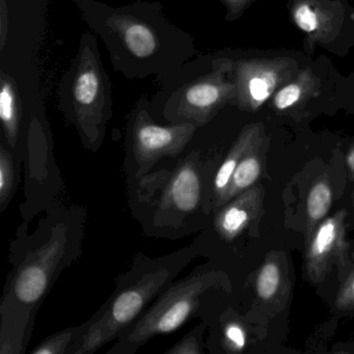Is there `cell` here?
Instances as JSON below:
<instances>
[{
	"mask_svg": "<svg viewBox=\"0 0 354 354\" xmlns=\"http://www.w3.org/2000/svg\"><path fill=\"white\" fill-rule=\"evenodd\" d=\"M32 233L18 227L9 248L11 270L0 299V354H24L37 315L62 273L84 254L86 206L57 200Z\"/></svg>",
	"mask_w": 354,
	"mask_h": 354,
	"instance_id": "obj_1",
	"label": "cell"
},
{
	"mask_svg": "<svg viewBox=\"0 0 354 354\" xmlns=\"http://www.w3.org/2000/svg\"><path fill=\"white\" fill-rule=\"evenodd\" d=\"M71 1L106 47L113 71L128 80L155 76L161 82L198 55L194 36L171 24L160 1Z\"/></svg>",
	"mask_w": 354,
	"mask_h": 354,
	"instance_id": "obj_2",
	"label": "cell"
},
{
	"mask_svg": "<svg viewBox=\"0 0 354 354\" xmlns=\"http://www.w3.org/2000/svg\"><path fill=\"white\" fill-rule=\"evenodd\" d=\"M126 186L132 216L149 237L181 239L202 230L213 215V180L198 151L171 169L150 171Z\"/></svg>",
	"mask_w": 354,
	"mask_h": 354,
	"instance_id": "obj_3",
	"label": "cell"
},
{
	"mask_svg": "<svg viewBox=\"0 0 354 354\" xmlns=\"http://www.w3.org/2000/svg\"><path fill=\"white\" fill-rule=\"evenodd\" d=\"M202 237L171 254L160 257L136 252L131 265L115 279L106 301L86 322L70 354H93L115 342L151 304L177 279L202 252Z\"/></svg>",
	"mask_w": 354,
	"mask_h": 354,
	"instance_id": "obj_4",
	"label": "cell"
},
{
	"mask_svg": "<svg viewBox=\"0 0 354 354\" xmlns=\"http://www.w3.org/2000/svg\"><path fill=\"white\" fill-rule=\"evenodd\" d=\"M159 84L150 101L151 115L167 124L204 127L235 98L229 62L219 51L194 57Z\"/></svg>",
	"mask_w": 354,
	"mask_h": 354,
	"instance_id": "obj_5",
	"label": "cell"
},
{
	"mask_svg": "<svg viewBox=\"0 0 354 354\" xmlns=\"http://www.w3.org/2000/svg\"><path fill=\"white\" fill-rule=\"evenodd\" d=\"M59 111L73 126L82 147L100 150L113 118V90L94 32L82 35L77 53L57 88Z\"/></svg>",
	"mask_w": 354,
	"mask_h": 354,
	"instance_id": "obj_6",
	"label": "cell"
},
{
	"mask_svg": "<svg viewBox=\"0 0 354 354\" xmlns=\"http://www.w3.org/2000/svg\"><path fill=\"white\" fill-rule=\"evenodd\" d=\"M225 272L210 264L198 265L181 279H176L150 308L115 341L107 354H134L157 335L178 330L200 316L211 292L227 291Z\"/></svg>",
	"mask_w": 354,
	"mask_h": 354,
	"instance_id": "obj_7",
	"label": "cell"
},
{
	"mask_svg": "<svg viewBox=\"0 0 354 354\" xmlns=\"http://www.w3.org/2000/svg\"><path fill=\"white\" fill-rule=\"evenodd\" d=\"M219 53L229 62L235 84L232 105L246 113L260 111L312 61L304 51H264L259 55L252 51L221 50Z\"/></svg>",
	"mask_w": 354,
	"mask_h": 354,
	"instance_id": "obj_8",
	"label": "cell"
},
{
	"mask_svg": "<svg viewBox=\"0 0 354 354\" xmlns=\"http://www.w3.org/2000/svg\"><path fill=\"white\" fill-rule=\"evenodd\" d=\"M198 128L192 123L161 125L151 115L150 101L140 97L127 117L124 171L126 182L152 171L163 158H176L192 142Z\"/></svg>",
	"mask_w": 354,
	"mask_h": 354,
	"instance_id": "obj_9",
	"label": "cell"
},
{
	"mask_svg": "<svg viewBox=\"0 0 354 354\" xmlns=\"http://www.w3.org/2000/svg\"><path fill=\"white\" fill-rule=\"evenodd\" d=\"M290 20L304 35L302 51L312 57L317 47L339 57L354 47V8L347 0H289Z\"/></svg>",
	"mask_w": 354,
	"mask_h": 354,
	"instance_id": "obj_10",
	"label": "cell"
},
{
	"mask_svg": "<svg viewBox=\"0 0 354 354\" xmlns=\"http://www.w3.org/2000/svg\"><path fill=\"white\" fill-rule=\"evenodd\" d=\"M339 80L326 57L310 61L273 95L269 106L277 115L302 119L310 105L321 97L339 96Z\"/></svg>",
	"mask_w": 354,
	"mask_h": 354,
	"instance_id": "obj_11",
	"label": "cell"
},
{
	"mask_svg": "<svg viewBox=\"0 0 354 354\" xmlns=\"http://www.w3.org/2000/svg\"><path fill=\"white\" fill-rule=\"evenodd\" d=\"M347 211L326 217L306 243V271L312 283L322 281L333 265L343 275L349 267V243L346 239Z\"/></svg>",
	"mask_w": 354,
	"mask_h": 354,
	"instance_id": "obj_12",
	"label": "cell"
},
{
	"mask_svg": "<svg viewBox=\"0 0 354 354\" xmlns=\"http://www.w3.org/2000/svg\"><path fill=\"white\" fill-rule=\"evenodd\" d=\"M26 192L28 196H39L42 188L50 183L51 176L59 174L51 171L55 167L53 156V142L40 118L35 115L28 124V138L24 146Z\"/></svg>",
	"mask_w": 354,
	"mask_h": 354,
	"instance_id": "obj_13",
	"label": "cell"
},
{
	"mask_svg": "<svg viewBox=\"0 0 354 354\" xmlns=\"http://www.w3.org/2000/svg\"><path fill=\"white\" fill-rule=\"evenodd\" d=\"M265 192L262 185L250 189L232 198L213 212V229L221 239L232 242L239 237L262 212Z\"/></svg>",
	"mask_w": 354,
	"mask_h": 354,
	"instance_id": "obj_14",
	"label": "cell"
},
{
	"mask_svg": "<svg viewBox=\"0 0 354 354\" xmlns=\"http://www.w3.org/2000/svg\"><path fill=\"white\" fill-rule=\"evenodd\" d=\"M254 290L261 302L279 306L287 301L291 290L287 259L283 252H271L259 268Z\"/></svg>",
	"mask_w": 354,
	"mask_h": 354,
	"instance_id": "obj_15",
	"label": "cell"
},
{
	"mask_svg": "<svg viewBox=\"0 0 354 354\" xmlns=\"http://www.w3.org/2000/svg\"><path fill=\"white\" fill-rule=\"evenodd\" d=\"M0 121L3 138L16 152L21 148L22 105L17 82L3 70L0 71Z\"/></svg>",
	"mask_w": 354,
	"mask_h": 354,
	"instance_id": "obj_16",
	"label": "cell"
},
{
	"mask_svg": "<svg viewBox=\"0 0 354 354\" xmlns=\"http://www.w3.org/2000/svg\"><path fill=\"white\" fill-rule=\"evenodd\" d=\"M264 136L266 134H265V127L262 123L250 124L241 130L237 140L234 142L233 146L230 149L229 153L223 159L221 165H219L217 171H215L214 177H213V209L217 202L221 200L223 194H225L232 175L241 159L243 158L244 155Z\"/></svg>",
	"mask_w": 354,
	"mask_h": 354,
	"instance_id": "obj_17",
	"label": "cell"
},
{
	"mask_svg": "<svg viewBox=\"0 0 354 354\" xmlns=\"http://www.w3.org/2000/svg\"><path fill=\"white\" fill-rule=\"evenodd\" d=\"M264 140L265 136L261 138L244 155L243 158L241 159L233 175H232L225 194L215 205L213 212L219 207L225 205V203L231 201L232 198L239 196L242 192L256 185L257 181L260 178L261 173H262L260 151Z\"/></svg>",
	"mask_w": 354,
	"mask_h": 354,
	"instance_id": "obj_18",
	"label": "cell"
},
{
	"mask_svg": "<svg viewBox=\"0 0 354 354\" xmlns=\"http://www.w3.org/2000/svg\"><path fill=\"white\" fill-rule=\"evenodd\" d=\"M24 157L16 152L1 136L0 140V212L11 204L19 188Z\"/></svg>",
	"mask_w": 354,
	"mask_h": 354,
	"instance_id": "obj_19",
	"label": "cell"
},
{
	"mask_svg": "<svg viewBox=\"0 0 354 354\" xmlns=\"http://www.w3.org/2000/svg\"><path fill=\"white\" fill-rule=\"evenodd\" d=\"M333 204V190L326 176L319 177L313 184L306 203V223H304V241L312 237L318 225L326 218Z\"/></svg>",
	"mask_w": 354,
	"mask_h": 354,
	"instance_id": "obj_20",
	"label": "cell"
},
{
	"mask_svg": "<svg viewBox=\"0 0 354 354\" xmlns=\"http://www.w3.org/2000/svg\"><path fill=\"white\" fill-rule=\"evenodd\" d=\"M78 335L80 325L68 327L43 339L30 351V354H70Z\"/></svg>",
	"mask_w": 354,
	"mask_h": 354,
	"instance_id": "obj_21",
	"label": "cell"
},
{
	"mask_svg": "<svg viewBox=\"0 0 354 354\" xmlns=\"http://www.w3.org/2000/svg\"><path fill=\"white\" fill-rule=\"evenodd\" d=\"M221 345L227 353H240L248 343L243 325L237 320H225L221 325Z\"/></svg>",
	"mask_w": 354,
	"mask_h": 354,
	"instance_id": "obj_22",
	"label": "cell"
},
{
	"mask_svg": "<svg viewBox=\"0 0 354 354\" xmlns=\"http://www.w3.org/2000/svg\"><path fill=\"white\" fill-rule=\"evenodd\" d=\"M206 322L196 325L192 330L186 333L181 339L174 344L165 354H203L205 353L204 333Z\"/></svg>",
	"mask_w": 354,
	"mask_h": 354,
	"instance_id": "obj_23",
	"label": "cell"
},
{
	"mask_svg": "<svg viewBox=\"0 0 354 354\" xmlns=\"http://www.w3.org/2000/svg\"><path fill=\"white\" fill-rule=\"evenodd\" d=\"M335 304V308L342 312L354 310V269L342 283Z\"/></svg>",
	"mask_w": 354,
	"mask_h": 354,
	"instance_id": "obj_24",
	"label": "cell"
},
{
	"mask_svg": "<svg viewBox=\"0 0 354 354\" xmlns=\"http://www.w3.org/2000/svg\"><path fill=\"white\" fill-rule=\"evenodd\" d=\"M225 10V19L229 22L240 19L258 0H219Z\"/></svg>",
	"mask_w": 354,
	"mask_h": 354,
	"instance_id": "obj_25",
	"label": "cell"
},
{
	"mask_svg": "<svg viewBox=\"0 0 354 354\" xmlns=\"http://www.w3.org/2000/svg\"><path fill=\"white\" fill-rule=\"evenodd\" d=\"M9 10L7 0H0V50L3 51L7 44L9 35Z\"/></svg>",
	"mask_w": 354,
	"mask_h": 354,
	"instance_id": "obj_26",
	"label": "cell"
},
{
	"mask_svg": "<svg viewBox=\"0 0 354 354\" xmlns=\"http://www.w3.org/2000/svg\"><path fill=\"white\" fill-rule=\"evenodd\" d=\"M339 97H354V72L345 80H339Z\"/></svg>",
	"mask_w": 354,
	"mask_h": 354,
	"instance_id": "obj_27",
	"label": "cell"
},
{
	"mask_svg": "<svg viewBox=\"0 0 354 354\" xmlns=\"http://www.w3.org/2000/svg\"><path fill=\"white\" fill-rule=\"evenodd\" d=\"M347 165L349 169L350 175H351L352 179L354 180V142H352L350 148L348 149L347 156Z\"/></svg>",
	"mask_w": 354,
	"mask_h": 354,
	"instance_id": "obj_28",
	"label": "cell"
}]
</instances>
